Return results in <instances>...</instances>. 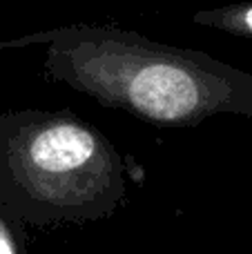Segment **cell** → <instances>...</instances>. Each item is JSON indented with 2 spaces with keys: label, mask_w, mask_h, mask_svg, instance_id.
<instances>
[{
  "label": "cell",
  "mask_w": 252,
  "mask_h": 254,
  "mask_svg": "<svg viewBox=\"0 0 252 254\" xmlns=\"http://www.w3.org/2000/svg\"><path fill=\"white\" fill-rule=\"evenodd\" d=\"M45 43V76L159 127H194L217 114L252 119V71L201 49L154 43L119 27L71 25L0 47Z\"/></svg>",
  "instance_id": "cell-1"
},
{
  "label": "cell",
  "mask_w": 252,
  "mask_h": 254,
  "mask_svg": "<svg viewBox=\"0 0 252 254\" xmlns=\"http://www.w3.org/2000/svg\"><path fill=\"white\" fill-rule=\"evenodd\" d=\"M125 198L121 154L74 112L0 114V212L18 228L96 223Z\"/></svg>",
  "instance_id": "cell-2"
},
{
  "label": "cell",
  "mask_w": 252,
  "mask_h": 254,
  "mask_svg": "<svg viewBox=\"0 0 252 254\" xmlns=\"http://www.w3.org/2000/svg\"><path fill=\"white\" fill-rule=\"evenodd\" d=\"M196 25L210 27V29L226 31L241 38H252V0H241L217 9H201L192 16Z\"/></svg>",
  "instance_id": "cell-3"
},
{
  "label": "cell",
  "mask_w": 252,
  "mask_h": 254,
  "mask_svg": "<svg viewBox=\"0 0 252 254\" xmlns=\"http://www.w3.org/2000/svg\"><path fill=\"white\" fill-rule=\"evenodd\" d=\"M16 230H18V225L11 223V221L0 212V254H20Z\"/></svg>",
  "instance_id": "cell-4"
}]
</instances>
